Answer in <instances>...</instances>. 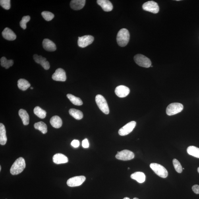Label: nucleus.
Returning a JSON list of instances; mask_svg holds the SVG:
<instances>
[{"mask_svg":"<svg viewBox=\"0 0 199 199\" xmlns=\"http://www.w3.org/2000/svg\"><path fill=\"white\" fill-rule=\"evenodd\" d=\"M25 161L23 158L20 157L16 159L10 169V173L12 175H18L21 173L26 167Z\"/></svg>","mask_w":199,"mask_h":199,"instance_id":"obj_1","label":"nucleus"},{"mask_svg":"<svg viewBox=\"0 0 199 199\" xmlns=\"http://www.w3.org/2000/svg\"><path fill=\"white\" fill-rule=\"evenodd\" d=\"M130 38V33L126 29L122 28L118 32L117 41L119 46L122 47L126 46L129 42Z\"/></svg>","mask_w":199,"mask_h":199,"instance_id":"obj_2","label":"nucleus"},{"mask_svg":"<svg viewBox=\"0 0 199 199\" xmlns=\"http://www.w3.org/2000/svg\"><path fill=\"white\" fill-rule=\"evenodd\" d=\"M183 105L181 104L174 103L171 104L167 107L166 113L169 116L173 115L181 112L183 109Z\"/></svg>","mask_w":199,"mask_h":199,"instance_id":"obj_3","label":"nucleus"},{"mask_svg":"<svg viewBox=\"0 0 199 199\" xmlns=\"http://www.w3.org/2000/svg\"><path fill=\"white\" fill-rule=\"evenodd\" d=\"M150 166L151 169L159 177L165 178L168 175L167 170L162 165L156 163H152L151 164Z\"/></svg>","mask_w":199,"mask_h":199,"instance_id":"obj_4","label":"nucleus"},{"mask_svg":"<svg viewBox=\"0 0 199 199\" xmlns=\"http://www.w3.org/2000/svg\"><path fill=\"white\" fill-rule=\"evenodd\" d=\"M96 104L100 109L104 113L108 115L109 113V109L108 105L106 100L102 95H97L96 97Z\"/></svg>","mask_w":199,"mask_h":199,"instance_id":"obj_5","label":"nucleus"},{"mask_svg":"<svg viewBox=\"0 0 199 199\" xmlns=\"http://www.w3.org/2000/svg\"><path fill=\"white\" fill-rule=\"evenodd\" d=\"M134 60L137 64L142 67H150L152 64L150 59L140 54H138L135 56Z\"/></svg>","mask_w":199,"mask_h":199,"instance_id":"obj_6","label":"nucleus"},{"mask_svg":"<svg viewBox=\"0 0 199 199\" xmlns=\"http://www.w3.org/2000/svg\"><path fill=\"white\" fill-rule=\"evenodd\" d=\"M143 9L145 11L156 14L159 12V8L158 4L153 1H149L143 4Z\"/></svg>","mask_w":199,"mask_h":199,"instance_id":"obj_7","label":"nucleus"},{"mask_svg":"<svg viewBox=\"0 0 199 199\" xmlns=\"http://www.w3.org/2000/svg\"><path fill=\"white\" fill-rule=\"evenodd\" d=\"M116 155V158L120 160L127 161L134 158L135 155L131 151L128 150H124L121 152H118Z\"/></svg>","mask_w":199,"mask_h":199,"instance_id":"obj_8","label":"nucleus"},{"mask_svg":"<svg viewBox=\"0 0 199 199\" xmlns=\"http://www.w3.org/2000/svg\"><path fill=\"white\" fill-rule=\"evenodd\" d=\"M136 125V122L132 121L120 128L119 131V133L120 135L125 136L129 134L131 132Z\"/></svg>","mask_w":199,"mask_h":199,"instance_id":"obj_9","label":"nucleus"},{"mask_svg":"<svg viewBox=\"0 0 199 199\" xmlns=\"http://www.w3.org/2000/svg\"><path fill=\"white\" fill-rule=\"evenodd\" d=\"M94 37L90 35H86L78 37V46L81 48H84L91 44L94 41Z\"/></svg>","mask_w":199,"mask_h":199,"instance_id":"obj_10","label":"nucleus"},{"mask_svg":"<svg viewBox=\"0 0 199 199\" xmlns=\"http://www.w3.org/2000/svg\"><path fill=\"white\" fill-rule=\"evenodd\" d=\"M86 180V177L84 176H75L68 180L67 184L70 187H74L80 186Z\"/></svg>","mask_w":199,"mask_h":199,"instance_id":"obj_11","label":"nucleus"},{"mask_svg":"<svg viewBox=\"0 0 199 199\" xmlns=\"http://www.w3.org/2000/svg\"><path fill=\"white\" fill-rule=\"evenodd\" d=\"M52 79L54 80L57 81H65L66 76L65 70L62 68L57 69L53 74Z\"/></svg>","mask_w":199,"mask_h":199,"instance_id":"obj_12","label":"nucleus"},{"mask_svg":"<svg viewBox=\"0 0 199 199\" xmlns=\"http://www.w3.org/2000/svg\"><path fill=\"white\" fill-rule=\"evenodd\" d=\"M115 92L116 95L121 98L127 96L130 92V89L124 85H120L116 87Z\"/></svg>","mask_w":199,"mask_h":199,"instance_id":"obj_13","label":"nucleus"},{"mask_svg":"<svg viewBox=\"0 0 199 199\" xmlns=\"http://www.w3.org/2000/svg\"><path fill=\"white\" fill-rule=\"evenodd\" d=\"M33 59L37 63L40 64L45 70H48L49 69V64L48 61H47L46 58L43 57L42 56L34 54L33 55Z\"/></svg>","mask_w":199,"mask_h":199,"instance_id":"obj_14","label":"nucleus"},{"mask_svg":"<svg viewBox=\"0 0 199 199\" xmlns=\"http://www.w3.org/2000/svg\"><path fill=\"white\" fill-rule=\"evenodd\" d=\"M97 3L105 12L111 11L113 9L112 4L109 1H108V0H97Z\"/></svg>","mask_w":199,"mask_h":199,"instance_id":"obj_15","label":"nucleus"},{"mask_svg":"<svg viewBox=\"0 0 199 199\" xmlns=\"http://www.w3.org/2000/svg\"><path fill=\"white\" fill-rule=\"evenodd\" d=\"M2 35L3 38L9 41H13L16 38L15 33L9 28H6L2 32Z\"/></svg>","mask_w":199,"mask_h":199,"instance_id":"obj_16","label":"nucleus"},{"mask_svg":"<svg viewBox=\"0 0 199 199\" xmlns=\"http://www.w3.org/2000/svg\"><path fill=\"white\" fill-rule=\"evenodd\" d=\"M43 48L48 51H54L57 49L55 43L48 39H44L43 40Z\"/></svg>","mask_w":199,"mask_h":199,"instance_id":"obj_17","label":"nucleus"},{"mask_svg":"<svg viewBox=\"0 0 199 199\" xmlns=\"http://www.w3.org/2000/svg\"><path fill=\"white\" fill-rule=\"evenodd\" d=\"M85 3V0H72L70 2V7L73 10H79L84 7Z\"/></svg>","mask_w":199,"mask_h":199,"instance_id":"obj_18","label":"nucleus"},{"mask_svg":"<svg viewBox=\"0 0 199 199\" xmlns=\"http://www.w3.org/2000/svg\"><path fill=\"white\" fill-rule=\"evenodd\" d=\"M53 162L56 164L65 163L68 161V157L61 153H57L53 157Z\"/></svg>","mask_w":199,"mask_h":199,"instance_id":"obj_19","label":"nucleus"},{"mask_svg":"<svg viewBox=\"0 0 199 199\" xmlns=\"http://www.w3.org/2000/svg\"><path fill=\"white\" fill-rule=\"evenodd\" d=\"M131 179L135 180L139 183H142L144 182L146 179V176L144 173L142 172H136L130 176Z\"/></svg>","mask_w":199,"mask_h":199,"instance_id":"obj_20","label":"nucleus"},{"mask_svg":"<svg viewBox=\"0 0 199 199\" xmlns=\"http://www.w3.org/2000/svg\"><path fill=\"white\" fill-rule=\"evenodd\" d=\"M7 138L6 135V130L5 125L3 124H0V144L5 145L7 143Z\"/></svg>","mask_w":199,"mask_h":199,"instance_id":"obj_21","label":"nucleus"},{"mask_svg":"<svg viewBox=\"0 0 199 199\" xmlns=\"http://www.w3.org/2000/svg\"><path fill=\"white\" fill-rule=\"evenodd\" d=\"M18 115L22 119L24 125H28L29 123V116L25 110L23 109H20L18 111Z\"/></svg>","mask_w":199,"mask_h":199,"instance_id":"obj_22","label":"nucleus"},{"mask_svg":"<svg viewBox=\"0 0 199 199\" xmlns=\"http://www.w3.org/2000/svg\"><path fill=\"white\" fill-rule=\"evenodd\" d=\"M50 123L53 127L59 128L61 127L63 121L59 116L55 115L52 117L50 120Z\"/></svg>","mask_w":199,"mask_h":199,"instance_id":"obj_23","label":"nucleus"},{"mask_svg":"<svg viewBox=\"0 0 199 199\" xmlns=\"http://www.w3.org/2000/svg\"><path fill=\"white\" fill-rule=\"evenodd\" d=\"M31 85L28 80L23 79H20L18 82V86L20 89L23 91L26 90Z\"/></svg>","mask_w":199,"mask_h":199,"instance_id":"obj_24","label":"nucleus"},{"mask_svg":"<svg viewBox=\"0 0 199 199\" xmlns=\"http://www.w3.org/2000/svg\"><path fill=\"white\" fill-rule=\"evenodd\" d=\"M69 113L72 117L77 120L82 119L83 117V114L79 110L74 109H71L69 110Z\"/></svg>","mask_w":199,"mask_h":199,"instance_id":"obj_25","label":"nucleus"},{"mask_svg":"<svg viewBox=\"0 0 199 199\" xmlns=\"http://www.w3.org/2000/svg\"><path fill=\"white\" fill-rule=\"evenodd\" d=\"M34 127L35 129L40 130L43 134H46L47 132V126L46 124L42 121L35 123Z\"/></svg>","mask_w":199,"mask_h":199,"instance_id":"obj_26","label":"nucleus"},{"mask_svg":"<svg viewBox=\"0 0 199 199\" xmlns=\"http://www.w3.org/2000/svg\"><path fill=\"white\" fill-rule=\"evenodd\" d=\"M188 154L199 158V148L195 146H190L187 149Z\"/></svg>","mask_w":199,"mask_h":199,"instance_id":"obj_27","label":"nucleus"},{"mask_svg":"<svg viewBox=\"0 0 199 199\" xmlns=\"http://www.w3.org/2000/svg\"><path fill=\"white\" fill-rule=\"evenodd\" d=\"M67 97L70 101L74 105H83V102L81 99L79 97L74 96L73 95L68 94Z\"/></svg>","mask_w":199,"mask_h":199,"instance_id":"obj_28","label":"nucleus"},{"mask_svg":"<svg viewBox=\"0 0 199 199\" xmlns=\"http://www.w3.org/2000/svg\"><path fill=\"white\" fill-rule=\"evenodd\" d=\"M13 60H8L5 57H3L1 59V65L6 69H8L13 65Z\"/></svg>","mask_w":199,"mask_h":199,"instance_id":"obj_29","label":"nucleus"},{"mask_svg":"<svg viewBox=\"0 0 199 199\" xmlns=\"http://www.w3.org/2000/svg\"><path fill=\"white\" fill-rule=\"evenodd\" d=\"M34 113L35 115L41 119H44L46 116V111L38 106L35 107L34 109Z\"/></svg>","mask_w":199,"mask_h":199,"instance_id":"obj_30","label":"nucleus"},{"mask_svg":"<svg viewBox=\"0 0 199 199\" xmlns=\"http://www.w3.org/2000/svg\"><path fill=\"white\" fill-rule=\"evenodd\" d=\"M43 17L47 21H49L53 19L54 15L51 12L48 11H43L41 13Z\"/></svg>","mask_w":199,"mask_h":199,"instance_id":"obj_31","label":"nucleus"},{"mask_svg":"<svg viewBox=\"0 0 199 199\" xmlns=\"http://www.w3.org/2000/svg\"><path fill=\"white\" fill-rule=\"evenodd\" d=\"M173 164L176 171L178 173H181L182 171V168L181 164L176 159H173Z\"/></svg>","mask_w":199,"mask_h":199,"instance_id":"obj_32","label":"nucleus"},{"mask_svg":"<svg viewBox=\"0 0 199 199\" xmlns=\"http://www.w3.org/2000/svg\"><path fill=\"white\" fill-rule=\"evenodd\" d=\"M30 20V16H24L22 18V20L20 22V26L23 29H26V24Z\"/></svg>","mask_w":199,"mask_h":199,"instance_id":"obj_33","label":"nucleus"},{"mask_svg":"<svg viewBox=\"0 0 199 199\" xmlns=\"http://www.w3.org/2000/svg\"><path fill=\"white\" fill-rule=\"evenodd\" d=\"M0 5L2 7L6 10H9L10 8V0H1Z\"/></svg>","mask_w":199,"mask_h":199,"instance_id":"obj_34","label":"nucleus"},{"mask_svg":"<svg viewBox=\"0 0 199 199\" xmlns=\"http://www.w3.org/2000/svg\"><path fill=\"white\" fill-rule=\"evenodd\" d=\"M82 146L85 148H89V144L88 140L87 139H85L84 140L82 141Z\"/></svg>","mask_w":199,"mask_h":199,"instance_id":"obj_35","label":"nucleus"},{"mask_svg":"<svg viewBox=\"0 0 199 199\" xmlns=\"http://www.w3.org/2000/svg\"><path fill=\"white\" fill-rule=\"evenodd\" d=\"M71 145L74 148H78L79 146L80 143L79 141L77 140H74L71 143Z\"/></svg>","mask_w":199,"mask_h":199,"instance_id":"obj_36","label":"nucleus"},{"mask_svg":"<svg viewBox=\"0 0 199 199\" xmlns=\"http://www.w3.org/2000/svg\"><path fill=\"white\" fill-rule=\"evenodd\" d=\"M192 190L196 194H199V186L195 185L192 186Z\"/></svg>","mask_w":199,"mask_h":199,"instance_id":"obj_37","label":"nucleus"},{"mask_svg":"<svg viewBox=\"0 0 199 199\" xmlns=\"http://www.w3.org/2000/svg\"><path fill=\"white\" fill-rule=\"evenodd\" d=\"M123 199H130V198L128 197H126L124 198Z\"/></svg>","mask_w":199,"mask_h":199,"instance_id":"obj_38","label":"nucleus"},{"mask_svg":"<svg viewBox=\"0 0 199 199\" xmlns=\"http://www.w3.org/2000/svg\"><path fill=\"white\" fill-rule=\"evenodd\" d=\"M1 171V166H0V171Z\"/></svg>","mask_w":199,"mask_h":199,"instance_id":"obj_39","label":"nucleus"},{"mask_svg":"<svg viewBox=\"0 0 199 199\" xmlns=\"http://www.w3.org/2000/svg\"><path fill=\"white\" fill-rule=\"evenodd\" d=\"M198 172L199 173V167L198 168Z\"/></svg>","mask_w":199,"mask_h":199,"instance_id":"obj_40","label":"nucleus"},{"mask_svg":"<svg viewBox=\"0 0 199 199\" xmlns=\"http://www.w3.org/2000/svg\"><path fill=\"white\" fill-rule=\"evenodd\" d=\"M133 199H138V198H133Z\"/></svg>","mask_w":199,"mask_h":199,"instance_id":"obj_41","label":"nucleus"},{"mask_svg":"<svg viewBox=\"0 0 199 199\" xmlns=\"http://www.w3.org/2000/svg\"><path fill=\"white\" fill-rule=\"evenodd\" d=\"M31 89H33V87H31Z\"/></svg>","mask_w":199,"mask_h":199,"instance_id":"obj_42","label":"nucleus"},{"mask_svg":"<svg viewBox=\"0 0 199 199\" xmlns=\"http://www.w3.org/2000/svg\"><path fill=\"white\" fill-rule=\"evenodd\" d=\"M130 169V168H129V167H128V169Z\"/></svg>","mask_w":199,"mask_h":199,"instance_id":"obj_43","label":"nucleus"}]
</instances>
